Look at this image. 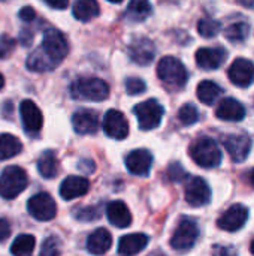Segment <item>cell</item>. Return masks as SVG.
<instances>
[{
  "label": "cell",
  "instance_id": "e0dca14e",
  "mask_svg": "<svg viewBox=\"0 0 254 256\" xmlns=\"http://www.w3.org/2000/svg\"><path fill=\"white\" fill-rule=\"evenodd\" d=\"M126 166L135 176H148L153 166V154L145 148H138L129 153V156L126 158Z\"/></svg>",
  "mask_w": 254,
  "mask_h": 256
},
{
  "label": "cell",
  "instance_id": "83f0119b",
  "mask_svg": "<svg viewBox=\"0 0 254 256\" xmlns=\"http://www.w3.org/2000/svg\"><path fill=\"white\" fill-rule=\"evenodd\" d=\"M37 170L43 178H54L58 174V160L55 153L51 150L42 153L37 160Z\"/></svg>",
  "mask_w": 254,
  "mask_h": 256
},
{
  "label": "cell",
  "instance_id": "277c9868",
  "mask_svg": "<svg viewBox=\"0 0 254 256\" xmlns=\"http://www.w3.org/2000/svg\"><path fill=\"white\" fill-rule=\"evenodd\" d=\"M27 183L28 178L22 168L7 166L0 176V196L4 200H13L27 188Z\"/></svg>",
  "mask_w": 254,
  "mask_h": 256
},
{
  "label": "cell",
  "instance_id": "7dc6e473",
  "mask_svg": "<svg viewBox=\"0 0 254 256\" xmlns=\"http://www.w3.org/2000/svg\"><path fill=\"white\" fill-rule=\"evenodd\" d=\"M108 2H112V3H121L123 0H108Z\"/></svg>",
  "mask_w": 254,
  "mask_h": 256
},
{
  "label": "cell",
  "instance_id": "836d02e7",
  "mask_svg": "<svg viewBox=\"0 0 254 256\" xmlns=\"http://www.w3.org/2000/svg\"><path fill=\"white\" fill-rule=\"evenodd\" d=\"M75 218L81 222H93L100 218V212L97 207H85L75 212Z\"/></svg>",
  "mask_w": 254,
  "mask_h": 256
},
{
  "label": "cell",
  "instance_id": "6da1fadb",
  "mask_svg": "<svg viewBox=\"0 0 254 256\" xmlns=\"http://www.w3.org/2000/svg\"><path fill=\"white\" fill-rule=\"evenodd\" d=\"M70 94L81 100L102 102L109 96V86L100 78L84 76L73 81L70 86Z\"/></svg>",
  "mask_w": 254,
  "mask_h": 256
},
{
  "label": "cell",
  "instance_id": "4316f807",
  "mask_svg": "<svg viewBox=\"0 0 254 256\" xmlns=\"http://www.w3.org/2000/svg\"><path fill=\"white\" fill-rule=\"evenodd\" d=\"M22 150L21 141L10 135V134H1L0 135V160L10 159L16 154H19Z\"/></svg>",
  "mask_w": 254,
  "mask_h": 256
},
{
  "label": "cell",
  "instance_id": "c3c4849f",
  "mask_svg": "<svg viewBox=\"0 0 254 256\" xmlns=\"http://www.w3.org/2000/svg\"><path fill=\"white\" fill-rule=\"evenodd\" d=\"M252 254L254 255V240H253V243H252Z\"/></svg>",
  "mask_w": 254,
  "mask_h": 256
},
{
  "label": "cell",
  "instance_id": "8992f818",
  "mask_svg": "<svg viewBox=\"0 0 254 256\" xmlns=\"http://www.w3.org/2000/svg\"><path fill=\"white\" fill-rule=\"evenodd\" d=\"M133 112L142 130H153L160 124L165 110L156 99H148L145 102L138 104L133 108Z\"/></svg>",
  "mask_w": 254,
  "mask_h": 256
},
{
  "label": "cell",
  "instance_id": "7a4b0ae2",
  "mask_svg": "<svg viewBox=\"0 0 254 256\" xmlns=\"http://www.w3.org/2000/svg\"><path fill=\"white\" fill-rule=\"evenodd\" d=\"M192 159L202 168H216L222 162V152L210 136H201L190 146Z\"/></svg>",
  "mask_w": 254,
  "mask_h": 256
},
{
  "label": "cell",
  "instance_id": "4fadbf2b",
  "mask_svg": "<svg viewBox=\"0 0 254 256\" xmlns=\"http://www.w3.org/2000/svg\"><path fill=\"white\" fill-rule=\"evenodd\" d=\"M229 80L238 87H249L254 81V64L252 60L237 58L228 70Z\"/></svg>",
  "mask_w": 254,
  "mask_h": 256
},
{
  "label": "cell",
  "instance_id": "5b68a950",
  "mask_svg": "<svg viewBox=\"0 0 254 256\" xmlns=\"http://www.w3.org/2000/svg\"><path fill=\"white\" fill-rule=\"evenodd\" d=\"M198 237H199L198 224L190 218H183L171 238V246L178 252H186L195 246Z\"/></svg>",
  "mask_w": 254,
  "mask_h": 256
},
{
  "label": "cell",
  "instance_id": "2e32d148",
  "mask_svg": "<svg viewBox=\"0 0 254 256\" xmlns=\"http://www.w3.org/2000/svg\"><path fill=\"white\" fill-rule=\"evenodd\" d=\"M228 57L225 48H199L196 51V63L201 69L214 70L219 69Z\"/></svg>",
  "mask_w": 254,
  "mask_h": 256
},
{
  "label": "cell",
  "instance_id": "603a6c76",
  "mask_svg": "<svg viewBox=\"0 0 254 256\" xmlns=\"http://www.w3.org/2000/svg\"><path fill=\"white\" fill-rule=\"evenodd\" d=\"M148 244V237L145 234H129L120 238L118 252L121 255H136L142 252Z\"/></svg>",
  "mask_w": 254,
  "mask_h": 256
},
{
  "label": "cell",
  "instance_id": "7c38bea8",
  "mask_svg": "<svg viewBox=\"0 0 254 256\" xmlns=\"http://www.w3.org/2000/svg\"><path fill=\"white\" fill-rule=\"evenodd\" d=\"M103 130L109 138L124 140L129 135V123L124 114L118 110H109L103 118Z\"/></svg>",
  "mask_w": 254,
  "mask_h": 256
},
{
  "label": "cell",
  "instance_id": "ffe728a7",
  "mask_svg": "<svg viewBox=\"0 0 254 256\" xmlns=\"http://www.w3.org/2000/svg\"><path fill=\"white\" fill-rule=\"evenodd\" d=\"M216 116L225 122H241L246 117V108L240 100L234 98H226L219 104Z\"/></svg>",
  "mask_w": 254,
  "mask_h": 256
},
{
  "label": "cell",
  "instance_id": "44dd1931",
  "mask_svg": "<svg viewBox=\"0 0 254 256\" xmlns=\"http://www.w3.org/2000/svg\"><path fill=\"white\" fill-rule=\"evenodd\" d=\"M106 216L108 220L117 226V228H127L132 224V214L127 206L121 201H114L109 202L106 207Z\"/></svg>",
  "mask_w": 254,
  "mask_h": 256
},
{
  "label": "cell",
  "instance_id": "3957f363",
  "mask_svg": "<svg viewBox=\"0 0 254 256\" xmlns=\"http://www.w3.org/2000/svg\"><path fill=\"white\" fill-rule=\"evenodd\" d=\"M157 76L165 86L171 88H183L189 80V74L184 64L178 58L171 56H166L159 62Z\"/></svg>",
  "mask_w": 254,
  "mask_h": 256
},
{
  "label": "cell",
  "instance_id": "484cf974",
  "mask_svg": "<svg viewBox=\"0 0 254 256\" xmlns=\"http://www.w3.org/2000/svg\"><path fill=\"white\" fill-rule=\"evenodd\" d=\"M196 94L199 98V100L205 105H213L222 94H223V88L214 82V81H202L199 86H198V90H196Z\"/></svg>",
  "mask_w": 254,
  "mask_h": 256
},
{
  "label": "cell",
  "instance_id": "ba28073f",
  "mask_svg": "<svg viewBox=\"0 0 254 256\" xmlns=\"http://www.w3.org/2000/svg\"><path fill=\"white\" fill-rule=\"evenodd\" d=\"M27 208H28L30 216L40 222L52 220L57 214V206L54 200L51 198L49 194H45V192L33 195L27 202Z\"/></svg>",
  "mask_w": 254,
  "mask_h": 256
},
{
  "label": "cell",
  "instance_id": "9c48e42d",
  "mask_svg": "<svg viewBox=\"0 0 254 256\" xmlns=\"http://www.w3.org/2000/svg\"><path fill=\"white\" fill-rule=\"evenodd\" d=\"M186 201L192 207H204L211 201V189L201 177H192L186 184Z\"/></svg>",
  "mask_w": 254,
  "mask_h": 256
},
{
  "label": "cell",
  "instance_id": "7bdbcfd3",
  "mask_svg": "<svg viewBox=\"0 0 254 256\" xmlns=\"http://www.w3.org/2000/svg\"><path fill=\"white\" fill-rule=\"evenodd\" d=\"M78 166H79L81 171H85L87 174H93V171H94V164L91 160H88V159L87 160H82Z\"/></svg>",
  "mask_w": 254,
  "mask_h": 256
},
{
  "label": "cell",
  "instance_id": "e575fe53",
  "mask_svg": "<svg viewBox=\"0 0 254 256\" xmlns=\"http://www.w3.org/2000/svg\"><path fill=\"white\" fill-rule=\"evenodd\" d=\"M147 88L145 82L141 80V78H136V76H130L126 80V92L132 96H136V94H141L144 93Z\"/></svg>",
  "mask_w": 254,
  "mask_h": 256
},
{
  "label": "cell",
  "instance_id": "ee69618b",
  "mask_svg": "<svg viewBox=\"0 0 254 256\" xmlns=\"http://www.w3.org/2000/svg\"><path fill=\"white\" fill-rule=\"evenodd\" d=\"M241 6H244V8H250V9H253L254 8V0H237Z\"/></svg>",
  "mask_w": 254,
  "mask_h": 256
},
{
  "label": "cell",
  "instance_id": "cb8c5ba5",
  "mask_svg": "<svg viewBox=\"0 0 254 256\" xmlns=\"http://www.w3.org/2000/svg\"><path fill=\"white\" fill-rule=\"evenodd\" d=\"M57 62H54L42 48L33 51L27 58V68L31 72H48L57 68Z\"/></svg>",
  "mask_w": 254,
  "mask_h": 256
},
{
  "label": "cell",
  "instance_id": "5bb4252c",
  "mask_svg": "<svg viewBox=\"0 0 254 256\" xmlns=\"http://www.w3.org/2000/svg\"><path fill=\"white\" fill-rule=\"evenodd\" d=\"M19 114H21V120H22V126L25 132H28L30 135H36L42 129L43 117L34 102L28 99L22 100L19 105Z\"/></svg>",
  "mask_w": 254,
  "mask_h": 256
},
{
  "label": "cell",
  "instance_id": "8fae6325",
  "mask_svg": "<svg viewBox=\"0 0 254 256\" xmlns=\"http://www.w3.org/2000/svg\"><path fill=\"white\" fill-rule=\"evenodd\" d=\"M247 218H249V210L243 204H235L220 216V219L217 220V225L223 231L235 232V231H240L246 225Z\"/></svg>",
  "mask_w": 254,
  "mask_h": 256
},
{
  "label": "cell",
  "instance_id": "4dcf8cb0",
  "mask_svg": "<svg viewBox=\"0 0 254 256\" xmlns=\"http://www.w3.org/2000/svg\"><path fill=\"white\" fill-rule=\"evenodd\" d=\"M249 33H250V27L244 21L231 24L229 27L225 28V36L229 40H232V42H241V40H244L249 36Z\"/></svg>",
  "mask_w": 254,
  "mask_h": 256
},
{
  "label": "cell",
  "instance_id": "f1b7e54d",
  "mask_svg": "<svg viewBox=\"0 0 254 256\" xmlns=\"http://www.w3.org/2000/svg\"><path fill=\"white\" fill-rule=\"evenodd\" d=\"M151 12H153V8H151L150 0H130L126 15L130 21L139 22V21H144L147 16H150Z\"/></svg>",
  "mask_w": 254,
  "mask_h": 256
},
{
  "label": "cell",
  "instance_id": "ac0fdd59",
  "mask_svg": "<svg viewBox=\"0 0 254 256\" xmlns=\"http://www.w3.org/2000/svg\"><path fill=\"white\" fill-rule=\"evenodd\" d=\"M72 124L76 134L91 135L99 129V116L93 110H78L72 117Z\"/></svg>",
  "mask_w": 254,
  "mask_h": 256
},
{
  "label": "cell",
  "instance_id": "ab89813d",
  "mask_svg": "<svg viewBox=\"0 0 254 256\" xmlns=\"http://www.w3.org/2000/svg\"><path fill=\"white\" fill-rule=\"evenodd\" d=\"M9 236H10V225L7 224V220L0 219V242H4Z\"/></svg>",
  "mask_w": 254,
  "mask_h": 256
},
{
  "label": "cell",
  "instance_id": "60d3db41",
  "mask_svg": "<svg viewBox=\"0 0 254 256\" xmlns=\"http://www.w3.org/2000/svg\"><path fill=\"white\" fill-rule=\"evenodd\" d=\"M19 40H21V45L28 46V45L31 44V40H33V33H31L28 28L22 30V32H21V34H19Z\"/></svg>",
  "mask_w": 254,
  "mask_h": 256
},
{
  "label": "cell",
  "instance_id": "74e56055",
  "mask_svg": "<svg viewBox=\"0 0 254 256\" xmlns=\"http://www.w3.org/2000/svg\"><path fill=\"white\" fill-rule=\"evenodd\" d=\"M168 176H169V178H171L172 182H175V183L184 182V180L189 177L187 172H186V170H184L180 164H172V165H169V168H168Z\"/></svg>",
  "mask_w": 254,
  "mask_h": 256
},
{
  "label": "cell",
  "instance_id": "d4e9b609",
  "mask_svg": "<svg viewBox=\"0 0 254 256\" xmlns=\"http://www.w3.org/2000/svg\"><path fill=\"white\" fill-rule=\"evenodd\" d=\"M72 14L78 21H90L100 14V8L96 0H76Z\"/></svg>",
  "mask_w": 254,
  "mask_h": 256
},
{
  "label": "cell",
  "instance_id": "bcb514c9",
  "mask_svg": "<svg viewBox=\"0 0 254 256\" xmlns=\"http://www.w3.org/2000/svg\"><path fill=\"white\" fill-rule=\"evenodd\" d=\"M250 183H252V186L254 188V168L253 171H252V174H250Z\"/></svg>",
  "mask_w": 254,
  "mask_h": 256
},
{
  "label": "cell",
  "instance_id": "30bf717a",
  "mask_svg": "<svg viewBox=\"0 0 254 256\" xmlns=\"http://www.w3.org/2000/svg\"><path fill=\"white\" fill-rule=\"evenodd\" d=\"M129 56L139 66H148L156 57L154 44L144 36H136L129 44Z\"/></svg>",
  "mask_w": 254,
  "mask_h": 256
},
{
  "label": "cell",
  "instance_id": "d6986e66",
  "mask_svg": "<svg viewBox=\"0 0 254 256\" xmlns=\"http://www.w3.org/2000/svg\"><path fill=\"white\" fill-rule=\"evenodd\" d=\"M90 189V183L87 178L84 177H78V176H70L67 177L61 186H60V196L64 201H72L75 198H79L82 195H85Z\"/></svg>",
  "mask_w": 254,
  "mask_h": 256
},
{
  "label": "cell",
  "instance_id": "52a82bcc",
  "mask_svg": "<svg viewBox=\"0 0 254 256\" xmlns=\"http://www.w3.org/2000/svg\"><path fill=\"white\" fill-rule=\"evenodd\" d=\"M40 48L57 63H60L69 52V44L66 36L55 28L45 30Z\"/></svg>",
  "mask_w": 254,
  "mask_h": 256
},
{
  "label": "cell",
  "instance_id": "f546056e",
  "mask_svg": "<svg viewBox=\"0 0 254 256\" xmlns=\"http://www.w3.org/2000/svg\"><path fill=\"white\" fill-rule=\"evenodd\" d=\"M34 246H36V240L33 236H28V234H22V236H18L12 246H10V254L16 256H27L31 255L33 250H34Z\"/></svg>",
  "mask_w": 254,
  "mask_h": 256
},
{
  "label": "cell",
  "instance_id": "7402d4cb",
  "mask_svg": "<svg viewBox=\"0 0 254 256\" xmlns=\"http://www.w3.org/2000/svg\"><path fill=\"white\" fill-rule=\"evenodd\" d=\"M112 237L105 228H99L87 238V249L93 255H103L111 249Z\"/></svg>",
  "mask_w": 254,
  "mask_h": 256
},
{
  "label": "cell",
  "instance_id": "f35d334b",
  "mask_svg": "<svg viewBox=\"0 0 254 256\" xmlns=\"http://www.w3.org/2000/svg\"><path fill=\"white\" fill-rule=\"evenodd\" d=\"M34 16H36V12H34V9L31 6H25V8H22L19 10V18L22 21H33Z\"/></svg>",
  "mask_w": 254,
  "mask_h": 256
},
{
  "label": "cell",
  "instance_id": "9a60e30c",
  "mask_svg": "<svg viewBox=\"0 0 254 256\" xmlns=\"http://www.w3.org/2000/svg\"><path fill=\"white\" fill-rule=\"evenodd\" d=\"M223 146L228 150L232 160L243 162L250 154L253 141L247 135H226L223 138Z\"/></svg>",
  "mask_w": 254,
  "mask_h": 256
},
{
  "label": "cell",
  "instance_id": "d6a6232c",
  "mask_svg": "<svg viewBox=\"0 0 254 256\" xmlns=\"http://www.w3.org/2000/svg\"><path fill=\"white\" fill-rule=\"evenodd\" d=\"M178 118H180V122H181L184 126H192V124H195V123L198 122V118H199V111H198V108H196L195 105L186 104V105H183V106L180 108V111H178Z\"/></svg>",
  "mask_w": 254,
  "mask_h": 256
},
{
  "label": "cell",
  "instance_id": "f6af8a7d",
  "mask_svg": "<svg viewBox=\"0 0 254 256\" xmlns=\"http://www.w3.org/2000/svg\"><path fill=\"white\" fill-rule=\"evenodd\" d=\"M3 86H4V78H3V75L0 74V90L3 88Z\"/></svg>",
  "mask_w": 254,
  "mask_h": 256
},
{
  "label": "cell",
  "instance_id": "d590c367",
  "mask_svg": "<svg viewBox=\"0 0 254 256\" xmlns=\"http://www.w3.org/2000/svg\"><path fill=\"white\" fill-rule=\"evenodd\" d=\"M15 50V40L7 36V34H1L0 36V60L7 58Z\"/></svg>",
  "mask_w": 254,
  "mask_h": 256
},
{
  "label": "cell",
  "instance_id": "b9f144b4",
  "mask_svg": "<svg viewBox=\"0 0 254 256\" xmlns=\"http://www.w3.org/2000/svg\"><path fill=\"white\" fill-rule=\"evenodd\" d=\"M43 2L54 9H66L69 4V0H43Z\"/></svg>",
  "mask_w": 254,
  "mask_h": 256
},
{
  "label": "cell",
  "instance_id": "8d00e7d4",
  "mask_svg": "<svg viewBox=\"0 0 254 256\" xmlns=\"http://www.w3.org/2000/svg\"><path fill=\"white\" fill-rule=\"evenodd\" d=\"M60 254V243L55 237H49L43 242L42 248H40V255L43 256H52Z\"/></svg>",
  "mask_w": 254,
  "mask_h": 256
},
{
  "label": "cell",
  "instance_id": "1f68e13d",
  "mask_svg": "<svg viewBox=\"0 0 254 256\" xmlns=\"http://www.w3.org/2000/svg\"><path fill=\"white\" fill-rule=\"evenodd\" d=\"M198 32L204 38H214L222 32V24L213 18H202L198 22Z\"/></svg>",
  "mask_w": 254,
  "mask_h": 256
}]
</instances>
